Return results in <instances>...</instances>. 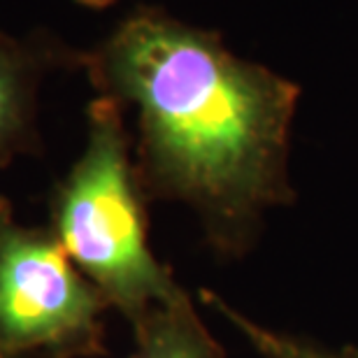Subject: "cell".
<instances>
[{
    "label": "cell",
    "instance_id": "52a82bcc",
    "mask_svg": "<svg viewBox=\"0 0 358 358\" xmlns=\"http://www.w3.org/2000/svg\"><path fill=\"white\" fill-rule=\"evenodd\" d=\"M77 3L84 7H91V10H105V7H112L114 3H119V0H77Z\"/></svg>",
    "mask_w": 358,
    "mask_h": 358
},
{
    "label": "cell",
    "instance_id": "3957f363",
    "mask_svg": "<svg viewBox=\"0 0 358 358\" xmlns=\"http://www.w3.org/2000/svg\"><path fill=\"white\" fill-rule=\"evenodd\" d=\"M105 310L56 235L21 224L0 196V358L105 356Z\"/></svg>",
    "mask_w": 358,
    "mask_h": 358
},
{
    "label": "cell",
    "instance_id": "7a4b0ae2",
    "mask_svg": "<svg viewBox=\"0 0 358 358\" xmlns=\"http://www.w3.org/2000/svg\"><path fill=\"white\" fill-rule=\"evenodd\" d=\"M147 205L126 110L96 96L87 107V145L54 189L49 231L131 331L186 296L149 245Z\"/></svg>",
    "mask_w": 358,
    "mask_h": 358
},
{
    "label": "cell",
    "instance_id": "6da1fadb",
    "mask_svg": "<svg viewBox=\"0 0 358 358\" xmlns=\"http://www.w3.org/2000/svg\"><path fill=\"white\" fill-rule=\"evenodd\" d=\"M80 68L98 96L135 114L133 159L147 200L189 207L219 261L247 259L268 214L296 203L298 84L231 52L219 33L138 7L80 54Z\"/></svg>",
    "mask_w": 358,
    "mask_h": 358
},
{
    "label": "cell",
    "instance_id": "5b68a950",
    "mask_svg": "<svg viewBox=\"0 0 358 358\" xmlns=\"http://www.w3.org/2000/svg\"><path fill=\"white\" fill-rule=\"evenodd\" d=\"M135 347L126 358H226L186 293L161 305L133 328Z\"/></svg>",
    "mask_w": 358,
    "mask_h": 358
},
{
    "label": "cell",
    "instance_id": "277c9868",
    "mask_svg": "<svg viewBox=\"0 0 358 358\" xmlns=\"http://www.w3.org/2000/svg\"><path fill=\"white\" fill-rule=\"evenodd\" d=\"M80 54L52 35L0 33V170L17 156L40 149L38 96L42 80L56 68L77 66Z\"/></svg>",
    "mask_w": 358,
    "mask_h": 358
},
{
    "label": "cell",
    "instance_id": "8992f818",
    "mask_svg": "<svg viewBox=\"0 0 358 358\" xmlns=\"http://www.w3.org/2000/svg\"><path fill=\"white\" fill-rule=\"evenodd\" d=\"M200 300L207 307H212L221 319H226L261 358H358L356 345L333 347L310 338V335L263 326L214 291L200 289Z\"/></svg>",
    "mask_w": 358,
    "mask_h": 358
}]
</instances>
